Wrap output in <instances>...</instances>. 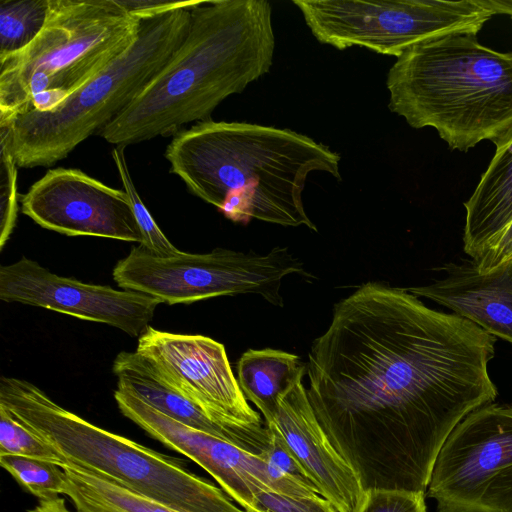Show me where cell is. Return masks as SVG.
Here are the masks:
<instances>
[{
    "instance_id": "cell-14",
    "label": "cell",
    "mask_w": 512,
    "mask_h": 512,
    "mask_svg": "<svg viewBox=\"0 0 512 512\" xmlns=\"http://www.w3.org/2000/svg\"><path fill=\"white\" fill-rule=\"evenodd\" d=\"M0 299L104 323L139 337L161 303L140 292L54 274L26 257L0 267Z\"/></svg>"
},
{
    "instance_id": "cell-11",
    "label": "cell",
    "mask_w": 512,
    "mask_h": 512,
    "mask_svg": "<svg viewBox=\"0 0 512 512\" xmlns=\"http://www.w3.org/2000/svg\"><path fill=\"white\" fill-rule=\"evenodd\" d=\"M114 398L125 417L202 467L245 512H256V497L263 490L297 496L318 494L314 485L281 473L264 456L183 425L127 391L117 388Z\"/></svg>"
},
{
    "instance_id": "cell-28",
    "label": "cell",
    "mask_w": 512,
    "mask_h": 512,
    "mask_svg": "<svg viewBox=\"0 0 512 512\" xmlns=\"http://www.w3.org/2000/svg\"><path fill=\"white\" fill-rule=\"evenodd\" d=\"M269 432V449L265 459L281 473L304 483L313 484L274 424H265ZM315 486V485H314ZM316 487V486H315Z\"/></svg>"
},
{
    "instance_id": "cell-8",
    "label": "cell",
    "mask_w": 512,
    "mask_h": 512,
    "mask_svg": "<svg viewBox=\"0 0 512 512\" xmlns=\"http://www.w3.org/2000/svg\"><path fill=\"white\" fill-rule=\"evenodd\" d=\"M293 273H304L302 263L283 247L265 254L216 248L203 254L181 251L159 257L139 244L117 262L112 275L122 289L169 305L252 293L282 307L281 282Z\"/></svg>"
},
{
    "instance_id": "cell-1",
    "label": "cell",
    "mask_w": 512,
    "mask_h": 512,
    "mask_svg": "<svg viewBox=\"0 0 512 512\" xmlns=\"http://www.w3.org/2000/svg\"><path fill=\"white\" fill-rule=\"evenodd\" d=\"M496 339L406 288L367 282L335 304L308 353L307 395L364 491L425 493L448 435L497 397Z\"/></svg>"
},
{
    "instance_id": "cell-19",
    "label": "cell",
    "mask_w": 512,
    "mask_h": 512,
    "mask_svg": "<svg viewBox=\"0 0 512 512\" xmlns=\"http://www.w3.org/2000/svg\"><path fill=\"white\" fill-rule=\"evenodd\" d=\"M306 366L299 357L277 349H249L237 364L238 383L247 400L274 422L280 397L299 379Z\"/></svg>"
},
{
    "instance_id": "cell-24",
    "label": "cell",
    "mask_w": 512,
    "mask_h": 512,
    "mask_svg": "<svg viewBox=\"0 0 512 512\" xmlns=\"http://www.w3.org/2000/svg\"><path fill=\"white\" fill-rule=\"evenodd\" d=\"M0 454L64 463L59 452L0 405Z\"/></svg>"
},
{
    "instance_id": "cell-18",
    "label": "cell",
    "mask_w": 512,
    "mask_h": 512,
    "mask_svg": "<svg viewBox=\"0 0 512 512\" xmlns=\"http://www.w3.org/2000/svg\"><path fill=\"white\" fill-rule=\"evenodd\" d=\"M495 145L488 168L464 204L463 248L474 261L512 222V129Z\"/></svg>"
},
{
    "instance_id": "cell-5",
    "label": "cell",
    "mask_w": 512,
    "mask_h": 512,
    "mask_svg": "<svg viewBox=\"0 0 512 512\" xmlns=\"http://www.w3.org/2000/svg\"><path fill=\"white\" fill-rule=\"evenodd\" d=\"M0 405L81 468L179 512H245L211 482L164 455L58 405L29 381L0 379Z\"/></svg>"
},
{
    "instance_id": "cell-12",
    "label": "cell",
    "mask_w": 512,
    "mask_h": 512,
    "mask_svg": "<svg viewBox=\"0 0 512 512\" xmlns=\"http://www.w3.org/2000/svg\"><path fill=\"white\" fill-rule=\"evenodd\" d=\"M136 352L148 359L175 390L212 419L236 427L264 425L247 402L223 344L203 335L178 334L148 326Z\"/></svg>"
},
{
    "instance_id": "cell-7",
    "label": "cell",
    "mask_w": 512,
    "mask_h": 512,
    "mask_svg": "<svg viewBox=\"0 0 512 512\" xmlns=\"http://www.w3.org/2000/svg\"><path fill=\"white\" fill-rule=\"evenodd\" d=\"M192 8L143 18L133 45L54 109L0 121L11 126L17 166H51L119 115L178 51Z\"/></svg>"
},
{
    "instance_id": "cell-16",
    "label": "cell",
    "mask_w": 512,
    "mask_h": 512,
    "mask_svg": "<svg viewBox=\"0 0 512 512\" xmlns=\"http://www.w3.org/2000/svg\"><path fill=\"white\" fill-rule=\"evenodd\" d=\"M406 290L512 343V257L487 272L474 263L452 265L443 279Z\"/></svg>"
},
{
    "instance_id": "cell-10",
    "label": "cell",
    "mask_w": 512,
    "mask_h": 512,
    "mask_svg": "<svg viewBox=\"0 0 512 512\" xmlns=\"http://www.w3.org/2000/svg\"><path fill=\"white\" fill-rule=\"evenodd\" d=\"M427 488L437 512H512V405L466 415L443 443Z\"/></svg>"
},
{
    "instance_id": "cell-25",
    "label": "cell",
    "mask_w": 512,
    "mask_h": 512,
    "mask_svg": "<svg viewBox=\"0 0 512 512\" xmlns=\"http://www.w3.org/2000/svg\"><path fill=\"white\" fill-rule=\"evenodd\" d=\"M17 163L12 149L11 126L0 123V248L9 239L17 219Z\"/></svg>"
},
{
    "instance_id": "cell-20",
    "label": "cell",
    "mask_w": 512,
    "mask_h": 512,
    "mask_svg": "<svg viewBox=\"0 0 512 512\" xmlns=\"http://www.w3.org/2000/svg\"><path fill=\"white\" fill-rule=\"evenodd\" d=\"M60 467L66 474L62 495L76 512H179L76 466Z\"/></svg>"
},
{
    "instance_id": "cell-6",
    "label": "cell",
    "mask_w": 512,
    "mask_h": 512,
    "mask_svg": "<svg viewBox=\"0 0 512 512\" xmlns=\"http://www.w3.org/2000/svg\"><path fill=\"white\" fill-rule=\"evenodd\" d=\"M141 21L118 0H50L36 39L0 59V121L54 109L133 45Z\"/></svg>"
},
{
    "instance_id": "cell-26",
    "label": "cell",
    "mask_w": 512,
    "mask_h": 512,
    "mask_svg": "<svg viewBox=\"0 0 512 512\" xmlns=\"http://www.w3.org/2000/svg\"><path fill=\"white\" fill-rule=\"evenodd\" d=\"M425 493L404 490L364 491L358 512H426Z\"/></svg>"
},
{
    "instance_id": "cell-13",
    "label": "cell",
    "mask_w": 512,
    "mask_h": 512,
    "mask_svg": "<svg viewBox=\"0 0 512 512\" xmlns=\"http://www.w3.org/2000/svg\"><path fill=\"white\" fill-rule=\"evenodd\" d=\"M20 202L22 212L43 228L68 236L142 243L126 191L109 187L79 169L48 170Z\"/></svg>"
},
{
    "instance_id": "cell-23",
    "label": "cell",
    "mask_w": 512,
    "mask_h": 512,
    "mask_svg": "<svg viewBox=\"0 0 512 512\" xmlns=\"http://www.w3.org/2000/svg\"><path fill=\"white\" fill-rule=\"evenodd\" d=\"M124 149L125 146H116L112 151V157L142 234L140 245L159 257L175 256L181 251L164 235L141 200L130 176Z\"/></svg>"
},
{
    "instance_id": "cell-31",
    "label": "cell",
    "mask_w": 512,
    "mask_h": 512,
    "mask_svg": "<svg viewBox=\"0 0 512 512\" xmlns=\"http://www.w3.org/2000/svg\"><path fill=\"white\" fill-rule=\"evenodd\" d=\"M27 512H72L66 505V500L56 497L50 500H39L38 504Z\"/></svg>"
},
{
    "instance_id": "cell-30",
    "label": "cell",
    "mask_w": 512,
    "mask_h": 512,
    "mask_svg": "<svg viewBox=\"0 0 512 512\" xmlns=\"http://www.w3.org/2000/svg\"><path fill=\"white\" fill-rule=\"evenodd\" d=\"M129 13L143 19L178 8H191L199 1L118 0Z\"/></svg>"
},
{
    "instance_id": "cell-3",
    "label": "cell",
    "mask_w": 512,
    "mask_h": 512,
    "mask_svg": "<svg viewBox=\"0 0 512 512\" xmlns=\"http://www.w3.org/2000/svg\"><path fill=\"white\" fill-rule=\"evenodd\" d=\"M171 172L226 218L317 231L302 200L308 175L338 180L340 155L287 128L207 120L181 130L167 146Z\"/></svg>"
},
{
    "instance_id": "cell-17",
    "label": "cell",
    "mask_w": 512,
    "mask_h": 512,
    "mask_svg": "<svg viewBox=\"0 0 512 512\" xmlns=\"http://www.w3.org/2000/svg\"><path fill=\"white\" fill-rule=\"evenodd\" d=\"M117 388L127 391L171 419L265 456L270 439L266 425L236 427L212 419L201 407L170 386L138 352H120L112 366Z\"/></svg>"
},
{
    "instance_id": "cell-4",
    "label": "cell",
    "mask_w": 512,
    "mask_h": 512,
    "mask_svg": "<svg viewBox=\"0 0 512 512\" xmlns=\"http://www.w3.org/2000/svg\"><path fill=\"white\" fill-rule=\"evenodd\" d=\"M392 112L413 128H434L451 149L494 144L512 129V53L452 34L406 49L387 81Z\"/></svg>"
},
{
    "instance_id": "cell-2",
    "label": "cell",
    "mask_w": 512,
    "mask_h": 512,
    "mask_svg": "<svg viewBox=\"0 0 512 512\" xmlns=\"http://www.w3.org/2000/svg\"><path fill=\"white\" fill-rule=\"evenodd\" d=\"M275 50L266 0L199 1L188 34L165 67L97 134L127 146L210 120L228 96L270 71Z\"/></svg>"
},
{
    "instance_id": "cell-32",
    "label": "cell",
    "mask_w": 512,
    "mask_h": 512,
    "mask_svg": "<svg viewBox=\"0 0 512 512\" xmlns=\"http://www.w3.org/2000/svg\"><path fill=\"white\" fill-rule=\"evenodd\" d=\"M492 15L506 14L512 17V0H477Z\"/></svg>"
},
{
    "instance_id": "cell-21",
    "label": "cell",
    "mask_w": 512,
    "mask_h": 512,
    "mask_svg": "<svg viewBox=\"0 0 512 512\" xmlns=\"http://www.w3.org/2000/svg\"><path fill=\"white\" fill-rule=\"evenodd\" d=\"M50 0L0 1V59L26 48L47 21Z\"/></svg>"
},
{
    "instance_id": "cell-22",
    "label": "cell",
    "mask_w": 512,
    "mask_h": 512,
    "mask_svg": "<svg viewBox=\"0 0 512 512\" xmlns=\"http://www.w3.org/2000/svg\"><path fill=\"white\" fill-rule=\"evenodd\" d=\"M0 464L25 491L39 500H50L63 493L66 474L57 464L9 454H0Z\"/></svg>"
},
{
    "instance_id": "cell-29",
    "label": "cell",
    "mask_w": 512,
    "mask_h": 512,
    "mask_svg": "<svg viewBox=\"0 0 512 512\" xmlns=\"http://www.w3.org/2000/svg\"><path fill=\"white\" fill-rule=\"evenodd\" d=\"M512 257V222L490 247L473 263L479 271L487 272Z\"/></svg>"
},
{
    "instance_id": "cell-9",
    "label": "cell",
    "mask_w": 512,
    "mask_h": 512,
    "mask_svg": "<svg viewBox=\"0 0 512 512\" xmlns=\"http://www.w3.org/2000/svg\"><path fill=\"white\" fill-rule=\"evenodd\" d=\"M314 37L344 50L361 46L400 56L452 34L476 35L493 16L477 0H293Z\"/></svg>"
},
{
    "instance_id": "cell-27",
    "label": "cell",
    "mask_w": 512,
    "mask_h": 512,
    "mask_svg": "<svg viewBox=\"0 0 512 512\" xmlns=\"http://www.w3.org/2000/svg\"><path fill=\"white\" fill-rule=\"evenodd\" d=\"M256 512H338L326 498L313 495H286L263 490L256 497Z\"/></svg>"
},
{
    "instance_id": "cell-15",
    "label": "cell",
    "mask_w": 512,
    "mask_h": 512,
    "mask_svg": "<svg viewBox=\"0 0 512 512\" xmlns=\"http://www.w3.org/2000/svg\"><path fill=\"white\" fill-rule=\"evenodd\" d=\"M302 379L280 397L274 422L270 424L276 426L318 494L338 512H358L364 490L316 418Z\"/></svg>"
}]
</instances>
